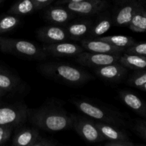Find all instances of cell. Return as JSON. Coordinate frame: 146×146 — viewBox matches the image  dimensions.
I'll use <instances>...</instances> for the list:
<instances>
[{
    "mask_svg": "<svg viewBox=\"0 0 146 146\" xmlns=\"http://www.w3.org/2000/svg\"><path fill=\"white\" fill-rule=\"evenodd\" d=\"M27 121L38 129L47 132H58L72 128L71 114L56 103L29 108Z\"/></svg>",
    "mask_w": 146,
    "mask_h": 146,
    "instance_id": "1",
    "label": "cell"
},
{
    "mask_svg": "<svg viewBox=\"0 0 146 146\" xmlns=\"http://www.w3.org/2000/svg\"><path fill=\"white\" fill-rule=\"evenodd\" d=\"M46 77L71 86H79L94 79L91 74L79 67L61 62H46L38 67Z\"/></svg>",
    "mask_w": 146,
    "mask_h": 146,
    "instance_id": "2",
    "label": "cell"
},
{
    "mask_svg": "<svg viewBox=\"0 0 146 146\" xmlns=\"http://www.w3.org/2000/svg\"><path fill=\"white\" fill-rule=\"evenodd\" d=\"M72 103L84 115L90 117L96 121L111 124L120 128L126 125V121L121 113L100 105L92 100L76 98L72 100Z\"/></svg>",
    "mask_w": 146,
    "mask_h": 146,
    "instance_id": "3",
    "label": "cell"
},
{
    "mask_svg": "<svg viewBox=\"0 0 146 146\" xmlns=\"http://www.w3.org/2000/svg\"><path fill=\"white\" fill-rule=\"evenodd\" d=\"M0 50L3 52L31 60H44L48 56L42 47L31 41L0 36Z\"/></svg>",
    "mask_w": 146,
    "mask_h": 146,
    "instance_id": "4",
    "label": "cell"
},
{
    "mask_svg": "<svg viewBox=\"0 0 146 146\" xmlns=\"http://www.w3.org/2000/svg\"><path fill=\"white\" fill-rule=\"evenodd\" d=\"M72 128L88 143H98L106 141L96 125V121L86 115L71 114Z\"/></svg>",
    "mask_w": 146,
    "mask_h": 146,
    "instance_id": "5",
    "label": "cell"
},
{
    "mask_svg": "<svg viewBox=\"0 0 146 146\" xmlns=\"http://www.w3.org/2000/svg\"><path fill=\"white\" fill-rule=\"evenodd\" d=\"M28 106L24 103L0 106V125L14 128L22 125L27 121Z\"/></svg>",
    "mask_w": 146,
    "mask_h": 146,
    "instance_id": "6",
    "label": "cell"
},
{
    "mask_svg": "<svg viewBox=\"0 0 146 146\" xmlns=\"http://www.w3.org/2000/svg\"><path fill=\"white\" fill-rule=\"evenodd\" d=\"M63 6L75 15L91 17L106 11L109 4L106 0H84L80 2L67 3Z\"/></svg>",
    "mask_w": 146,
    "mask_h": 146,
    "instance_id": "7",
    "label": "cell"
},
{
    "mask_svg": "<svg viewBox=\"0 0 146 146\" xmlns=\"http://www.w3.org/2000/svg\"><path fill=\"white\" fill-rule=\"evenodd\" d=\"M121 55V54H104L84 51L75 58L76 62L81 66L96 68L119 62Z\"/></svg>",
    "mask_w": 146,
    "mask_h": 146,
    "instance_id": "8",
    "label": "cell"
},
{
    "mask_svg": "<svg viewBox=\"0 0 146 146\" xmlns=\"http://www.w3.org/2000/svg\"><path fill=\"white\" fill-rule=\"evenodd\" d=\"M43 49L47 56L54 57H76L84 51L81 45L67 41L43 46Z\"/></svg>",
    "mask_w": 146,
    "mask_h": 146,
    "instance_id": "9",
    "label": "cell"
},
{
    "mask_svg": "<svg viewBox=\"0 0 146 146\" xmlns=\"http://www.w3.org/2000/svg\"><path fill=\"white\" fill-rule=\"evenodd\" d=\"M143 6L137 0H130L123 3L112 15L113 22L117 27H128L133 17Z\"/></svg>",
    "mask_w": 146,
    "mask_h": 146,
    "instance_id": "10",
    "label": "cell"
},
{
    "mask_svg": "<svg viewBox=\"0 0 146 146\" xmlns=\"http://www.w3.org/2000/svg\"><path fill=\"white\" fill-rule=\"evenodd\" d=\"M128 68L119 62L96 68L94 73L104 81L111 83H119L125 78L128 74Z\"/></svg>",
    "mask_w": 146,
    "mask_h": 146,
    "instance_id": "11",
    "label": "cell"
},
{
    "mask_svg": "<svg viewBox=\"0 0 146 146\" xmlns=\"http://www.w3.org/2000/svg\"><path fill=\"white\" fill-rule=\"evenodd\" d=\"M36 36L44 44H51L69 39L65 27L58 25H48L41 27L36 32Z\"/></svg>",
    "mask_w": 146,
    "mask_h": 146,
    "instance_id": "12",
    "label": "cell"
},
{
    "mask_svg": "<svg viewBox=\"0 0 146 146\" xmlns=\"http://www.w3.org/2000/svg\"><path fill=\"white\" fill-rule=\"evenodd\" d=\"M81 46L84 48V51L104 54H123L125 50L97 38H83L81 40Z\"/></svg>",
    "mask_w": 146,
    "mask_h": 146,
    "instance_id": "13",
    "label": "cell"
},
{
    "mask_svg": "<svg viewBox=\"0 0 146 146\" xmlns=\"http://www.w3.org/2000/svg\"><path fill=\"white\" fill-rule=\"evenodd\" d=\"M43 15L48 22L58 26L66 25L76 16L63 5L48 7Z\"/></svg>",
    "mask_w": 146,
    "mask_h": 146,
    "instance_id": "14",
    "label": "cell"
},
{
    "mask_svg": "<svg viewBox=\"0 0 146 146\" xmlns=\"http://www.w3.org/2000/svg\"><path fill=\"white\" fill-rule=\"evenodd\" d=\"M16 132L12 139L14 146H33L40 136L39 129L36 127L20 125L15 128Z\"/></svg>",
    "mask_w": 146,
    "mask_h": 146,
    "instance_id": "15",
    "label": "cell"
},
{
    "mask_svg": "<svg viewBox=\"0 0 146 146\" xmlns=\"http://www.w3.org/2000/svg\"><path fill=\"white\" fill-rule=\"evenodd\" d=\"M94 21L90 19H81L72 21L65 27L68 38L74 41H81L85 38L92 27Z\"/></svg>",
    "mask_w": 146,
    "mask_h": 146,
    "instance_id": "16",
    "label": "cell"
},
{
    "mask_svg": "<svg viewBox=\"0 0 146 146\" xmlns=\"http://www.w3.org/2000/svg\"><path fill=\"white\" fill-rule=\"evenodd\" d=\"M118 95L122 102L131 108L134 113L146 119V102L136 94L126 90L118 91Z\"/></svg>",
    "mask_w": 146,
    "mask_h": 146,
    "instance_id": "17",
    "label": "cell"
},
{
    "mask_svg": "<svg viewBox=\"0 0 146 146\" xmlns=\"http://www.w3.org/2000/svg\"><path fill=\"white\" fill-rule=\"evenodd\" d=\"M96 125L106 141L113 142L118 141H131L127 133L120 127L98 121H96Z\"/></svg>",
    "mask_w": 146,
    "mask_h": 146,
    "instance_id": "18",
    "label": "cell"
},
{
    "mask_svg": "<svg viewBox=\"0 0 146 146\" xmlns=\"http://www.w3.org/2000/svg\"><path fill=\"white\" fill-rule=\"evenodd\" d=\"M113 22L112 15L106 11L98 14V17L93 23L92 27L88 34V38H98L110 29Z\"/></svg>",
    "mask_w": 146,
    "mask_h": 146,
    "instance_id": "19",
    "label": "cell"
},
{
    "mask_svg": "<svg viewBox=\"0 0 146 146\" xmlns=\"http://www.w3.org/2000/svg\"><path fill=\"white\" fill-rule=\"evenodd\" d=\"M22 81L17 76L0 68V88L6 92H17L22 88Z\"/></svg>",
    "mask_w": 146,
    "mask_h": 146,
    "instance_id": "20",
    "label": "cell"
},
{
    "mask_svg": "<svg viewBox=\"0 0 146 146\" xmlns=\"http://www.w3.org/2000/svg\"><path fill=\"white\" fill-rule=\"evenodd\" d=\"M119 63L128 69L138 71L146 68V57L135 54L123 53L120 57Z\"/></svg>",
    "mask_w": 146,
    "mask_h": 146,
    "instance_id": "21",
    "label": "cell"
},
{
    "mask_svg": "<svg viewBox=\"0 0 146 146\" xmlns=\"http://www.w3.org/2000/svg\"><path fill=\"white\" fill-rule=\"evenodd\" d=\"M36 11H37L36 7L33 0H18L11 6L8 13L21 17L33 14Z\"/></svg>",
    "mask_w": 146,
    "mask_h": 146,
    "instance_id": "22",
    "label": "cell"
},
{
    "mask_svg": "<svg viewBox=\"0 0 146 146\" xmlns=\"http://www.w3.org/2000/svg\"><path fill=\"white\" fill-rule=\"evenodd\" d=\"M97 38L108 42L109 44L126 49L128 47L131 46L136 43L133 37L124 35H113L106 36H100Z\"/></svg>",
    "mask_w": 146,
    "mask_h": 146,
    "instance_id": "23",
    "label": "cell"
},
{
    "mask_svg": "<svg viewBox=\"0 0 146 146\" xmlns=\"http://www.w3.org/2000/svg\"><path fill=\"white\" fill-rule=\"evenodd\" d=\"M21 22L20 17L8 13L0 19V35L9 33L17 28Z\"/></svg>",
    "mask_w": 146,
    "mask_h": 146,
    "instance_id": "24",
    "label": "cell"
},
{
    "mask_svg": "<svg viewBox=\"0 0 146 146\" xmlns=\"http://www.w3.org/2000/svg\"><path fill=\"white\" fill-rule=\"evenodd\" d=\"M144 8L143 5L137 11L128 25V28L134 32H146V17L143 14Z\"/></svg>",
    "mask_w": 146,
    "mask_h": 146,
    "instance_id": "25",
    "label": "cell"
},
{
    "mask_svg": "<svg viewBox=\"0 0 146 146\" xmlns=\"http://www.w3.org/2000/svg\"><path fill=\"white\" fill-rule=\"evenodd\" d=\"M146 84V71L138 70L133 74L127 80V84L130 86L135 87L139 89L141 86Z\"/></svg>",
    "mask_w": 146,
    "mask_h": 146,
    "instance_id": "26",
    "label": "cell"
},
{
    "mask_svg": "<svg viewBox=\"0 0 146 146\" xmlns=\"http://www.w3.org/2000/svg\"><path fill=\"white\" fill-rule=\"evenodd\" d=\"M132 128L137 135L146 141V119H135Z\"/></svg>",
    "mask_w": 146,
    "mask_h": 146,
    "instance_id": "27",
    "label": "cell"
},
{
    "mask_svg": "<svg viewBox=\"0 0 146 146\" xmlns=\"http://www.w3.org/2000/svg\"><path fill=\"white\" fill-rule=\"evenodd\" d=\"M125 52L128 54H135L146 57V42L135 43L133 46L127 48L125 50Z\"/></svg>",
    "mask_w": 146,
    "mask_h": 146,
    "instance_id": "28",
    "label": "cell"
},
{
    "mask_svg": "<svg viewBox=\"0 0 146 146\" xmlns=\"http://www.w3.org/2000/svg\"><path fill=\"white\" fill-rule=\"evenodd\" d=\"M15 128L9 125H0V145H4L9 140Z\"/></svg>",
    "mask_w": 146,
    "mask_h": 146,
    "instance_id": "29",
    "label": "cell"
},
{
    "mask_svg": "<svg viewBox=\"0 0 146 146\" xmlns=\"http://www.w3.org/2000/svg\"><path fill=\"white\" fill-rule=\"evenodd\" d=\"M58 145H59V143L55 140L49 138H44L40 135L33 146H56Z\"/></svg>",
    "mask_w": 146,
    "mask_h": 146,
    "instance_id": "30",
    "label": "cell"
},
{
    "mask_svg": "<svg viewBox=\"0 0 146 146\" xmlns=\"http://www.w3.org/2000/svg\"><path fill=\"white\" fill-rule=\"evenodd\" d=\"M106 146H134L135 144L131 141H113V142H109L107 141L105 143Z\"/></svg>",
    "mask_w": 146,
    "mask_h": 146,
    "instance_id": "31",
    "label": "cell"
},
{
    "mask_svg": "<svg viewBox=\"0 0 146 146\" xmlns=\"http://www.w3.org/2000/svg\"><path fill=\"white\" fill-rule=\"evenodd\" d=\"M33 1H34V4H35L36 9L40 10L48 7L54 0H33Z\"/></svg>",
    "mask_w": 146,
    "mask_h": 146,
    "instance_id": "32",
    "label": "cell"
},
{
    "mask_svg": "<svg viewBox=\"0 0 146 146\" xmlns=\"http://www.w3.org/2000/svg\"><path fill=\"white\" fill-rule=\"evenodd\" d=\"M82 1H84V0H58L56 2V5H64L67 3H76Z\"/></svg>",
    "mask_w": 146,
    "mask_h": 146,
    "instance_id": "33",
    "label": "cell"
},
{
    "mask_svg": "<svg viewBox=\"0 0 146 146\" xmlns=\"http://www.w3.org/2000/svg\"><path fill=\"white\" fill-rule=\"evenodd\" d=\"M7 93V92H6L5 91H4V90H2L0 88V98H1V97L4 96H5Z\"/></svg>",
    "mask_w": 146,
    "mask_h": 146,
    "instance_id": "34",
    "label": "cell"
},
{
    "mask_svg": "<svg viewBox=\"0 0 146 146\" xmlns=\"http://www.w3.org/2000/svg\"><path fill=\"white\" fill-rule=\"evenodd\" d=\"M139 89L142 90V91H146V84H144V85H143L142 86H141L139 88Z\"/></svg>",
    "mask_w": 146,
    "mask_h": 146,
    "instance_id": "35",
    "label": "cell"
},
{
    "mask_svg": "<svg viewBox=\"0 0 146 146\" xmlns=\"http://www.w3.org/2000/svg\"><path fill=\"white\" fill-rule=\"evenodd\" d=\"M143 14H144V16L146 17V9L145 8H144V9H143Z\"/></svg>",
    "mask_w": 146,
    "mask_h": 146,
    "instance_id": "36",
    "label": "cell"
},
{
    "mask_svg": "<svg viewBox=\"0 0 146 146\" xmlns=\"http://www.w3.org/2000/svg\"><path fill=\"white\" fill-rule=\"evenodd\" d=\"M2 1H3V0H0V2H1Z\"/></svg>",
    "mask_w": 146,
    "mask_h": 146,
    "instance_id": "37",
    "label": "cell"
},
{
    "mask_svg": "<svg viewBox=\"0 0 146 146\" xmlns=\"http://www.w3.org/2000/svg\"><path fill=\"white\" fill-rule=\"evenodd\" d=\"M145 9H146V8H145Z\"/></svg>",
    "mask_w": 146,
    "mask_h": 146,
    "instance_id": "38",
    "label": "cell"
}]
</instances>
